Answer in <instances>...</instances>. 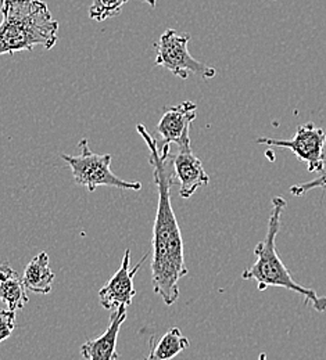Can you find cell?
Here are the masks:
<instances>
[{
    "label": "cell",
    "mask_w": 326,
    "mask_h": 360,
    "mask_svg": "<svg viewBox=\"0 0 326 360\" xmlns=\"http://www.w3.org/2000/svg\"><path fill=\"white\" fill-rule=\"evenodd\" d=\"M137 129L147 144L149 161L158 194L151 240V284L154 292L161 297L165 305L171 307L180 298V280L189 273L181 229L171 204V187L175 183L171 146H160L142 124Z\"/></svg>",
    "instance_id": "6da1fadb"
},
{
    "label": "cell",
    "mask_w": 326,
    "mask_h": 360,
    "mask_svg": "<svg viewBox=\"0 0 326 360\" xmlns=\"http://www.w3.org/2000/svg\"><path fill=\"white\" fill-rule=\"evenodd\" d=\"M58 22L44 0H3L0 22V56L53 49L58 42Z\"/></svg>",
    "instance_id": "7a4b0ae2"
},
{
    "label": "cell",
    "mask_w": 326,
    "mask_h": 360,
    "mask_svg": "<svg viewBox=\"0 0 326 360\" xmlns=\"http://www.w3.org/2000/svg\"><path fill=\"white\" fill-rule=\"evenodd\" d=\"M286 207L287 202L283 197H274L267 234L256 245V262L250 268L243 270L242 278L254 280L260 291H265L270 287H280L297 292L304 298L306 305H311L317 312H326V297H321L317 294V291L306 288L294 281L291 273L280 261V254L277 251V236L282 224L280 218Z\"/></svg>",
    "instance_id": "3957f363"
},
{
    "label": "cell",
    "mask_w": 326,
    "mask_h": 360,
    "mask_svg": "<svg viewBox=\"0 0 326 360\" xmlns=\"http://www.w3.org/2000/svg\"><path fill=\"white\" fill-rule=\"evenodd\" d=\"M80 155L61 154V158L71 168L73 178L77 184L85 186L91 193L100 186L137 191L142 188L139 181H128L114 175L111 171V154L92 153L87 139L80 141Z\"/></svg>",
    "instance_id": "277c9868"
},
{
    "label": "cell",
    "mask_w": 326,
    "mask_h": 360,
    "mask_svg": "<svg viewBox=\"0 0 326 360\" xmlns=\"http://www.w3.org/2000/svg\"><path fill=\"white\" fill-rule=\"evenodd\" d=\"M189 42V34L167 30L160 37L158 42L154 44L157 51L156 64L167 68L181 79H187L189 74H194L203 79H213L217 75V70L192 57L187 50Z\"/></svg>",
    "instance_id": "5b68a950"
},
{
    "label": "cell",
    "mask_w": 326,
    "mask_h": 360,
    "mask_svg": "<svg viewBox=\"0 0 326 360\" xmlns=\"http://www.w3.org/2000/svg\"><path fill=\"white\" fill-rule=\"evenodd\" d=\"M258 144H267L270 147L289 148L293 154L307 164L308 172H321L325 168L324 148L326 147V131L317 128L308 122L297 128V132L291 140L260 137Z\"/></svg>",
    "instance_id": "8992f818"
},
{
    "label": "cell",
    "mask_w": 326,
    "mask_h": 360,
    "mask_svg": "<svg viewBox=\"0 0 326 360\" xmlns=\"http://www.w3.org/2000/svg\"><path fill=\"white\" fill-rule=\"evenodd\" d=\"M149 252L142 257L139 262L134 269H131V250L125 251L124 259L121 262L120 269L117 270L110 280L100 288L99 301L100 305L107 311H114L120 307H130L132 304L134 297L137 295V290L134 287V277L142 268V264L147 259Z\"/></svg>",
    "instance_id": "52a82bcc"
},
{
    "label": "cell",
    "mask_w": 326,
    "mask_h": 360,
    "mask_svg": "<svg viewBox=\"0 0 326 360\" xmlns=\"http://www.w3.org/2000/svg\"><path fill=\"white\" fill-rule=\"evenodd\" d=\"M196 115L197 105L189 100L174 107H167L157 125V134L161 137V146L177 144L182 151L192 150L189 132Z\"/></svg>",
    "instance_id": "ba28073f"
},
{
    "label": "cell",
    "mask_w": 326,
    "mask_h": 360,
    "mask_svg": "<svg viewBox=\"0 0 326 360\" xmlns=\"http://www.w3.org/2000/svg\"><path fill=\"white\" fill-rule=\"evenodd\" d=\"M171 161L174 178L180 183V195L182 198H190L197 188L208 184L210 176L204 171L201 161L192 153V150H180L177 154H171Z\"/></svg>",
    "instance_id": "9c48e42d"
},
{
    "label": "cell",
    "mask_w": 326,
    "mask_h": 360,
    "mask_svg": "<svg viewBox=\"0 0 326 360\" xmlns=\"http://www.w3.org/2000/svg\"><path fill=\"white\" fill-rule=\"evenodd\" d=\"M127 320V308L120 307L114 309L110 316V324L107 330L96 340L87 341L81 347V354L87 360H118L120 354L117 349L118 334L121 326Z\"/></svg>",
    "instance_id": "30bf717a"
},
{
    "label": "cell",
    "mask_w": 326,
    "mask_h": 360,
    "mask_svg": "<svg viewBox=\"0 0 326 360\" xmlns=\"http://www.w3.org/2000/svg\"><path fill=\"white\" fill-rule=\"evenodd\" d=\"M0 301L13 312L23 309L28 302L27 287L23 277L10 265L0 271Z\"/></svg>",
    "instance_id": "8fae6325"
},
{
    "label": "cell",
    "mask_w": 326,
    "mask_h": 360,
    "mask_svg": "<svg viewBox=\"0 0 326 360\" xmlns=\"http://www.w3.org/2000/svg\"><path fill=\"white\" fill-rule=\"evenodd\" d=\"M54 273L49 268V255L41 252L37 255L24 270L23 281L27 290L35 294H49L54 281Z\"/></svg>",
    "instance_id": "7c38bea8"
},
{
    "label": "cell",
    "mask_w": 326,
    "mask_h": 360,
    "mask_svg": "<svg viewBox=\"0 0 326 360\" xmlns=\"http://www.w3.org/2000/svg\"><path fill=\"white\" fill-rule=\"evenodd\" d=\"M189 347V340L178 327L170 328L156 344L144 360H173Z\"/></svg>",
    "instance_id": "4fadbf2b"
},
{
    "label": "cell",
    "mask_w": 326,
    "mask_h": 360,
    "mask_svg": "<svg viewBox=\"0 0 326 360\" xmlns=\"http://www.w3.org/2000/svg\"><path fill=\"white\" fill-rule=\"evenodd\" d=\"M127 3L128 0H92L89 17L99 22L106 21L107 18L118 15Z\"/></svg>",
    "instance_id": "5bb4252c"
},
{
    "label": "cell",
    "mask_w": 326,
    "mask_h": 360,
    "mask_svg": "<svg viewBox=\"0 0 326 360\" xmlns=\"http://www.w3.org/2000/svg\"><path fill=\"white\" fill-rule=\"evenodd\" d=\"M315 188H322L326 190V165L325 168L320 172V176L315 178V179L310 180V181H306V183H299V184H294L290 187V193L293 195H304L307 194L308 191H313Z\"/></svg>",
    "instance_id": "9a60e30c"
},
{
    "label": "cell",
    "mask_w": 326,
    "mask_h": 360,
    "mask_svg": "<svg viewBox=\"0 0 326 360\" xmlns=\"http://www.w3.org/2000/svg\"><path fill=\"white\" fill-rule=\"evenodd\" d=\"M15 327V312L0 309V342L11 337Z\"/></svg>",
    "instance_id": "2e32d148"
},
{
    "label": "cell",
    "mask_w": 326,
    "mask_h": 360,
    "mask_svg": "<svg viewBox=\"0 0 326 360\" xmlns=\"http://www.w3.org/2000/svg\"><path fill=\"white\" fill-rule=\"evenodd\" d=\"M144 3H147V4H150L151 7H154L156 6V3H157V0H143Z\"/></svg>",
    "instance_id": "e0dca14e"
},
{
    "label": "cell",
    "mask_w": 326,
    "mask_h": 360,
    "mask_svg": "<svg viewBox=\"0 0 326 360\" xmlns=\"http://www.w3.org/2000/svg\"><path fill=\"white\" fill-rule=\"evenodd\" d=\"M258 360H267V354H264V352L260 354V355H258Z\"/></svg>",
    "instance_id": "ac0fdd59"
},
{
    "label": "cell",
    "mask_w": 326,
    "mask_h": 360,
    "mask_svg": "<svg viewBox=\"0 0 326 360\" xmlns=\"http://www.w3.org/2000/svg\"><path fill=\"white\" fill-rule=\"evenodd\" d=\"M8 266V264H3V265H0V271L3 269H6Z\"/></svg>",
    "instance_id": "d6986e66"
},
{
    "label": "cell",
    "mask_w": 326,
    "mask_h": 360,
    "mask_svg": "<svg viewBox=\"0 0 326 360\" xmlns=\"http://www.w3.org/2000/svg\"><path fill=\"white\" fill-rule=\"evenodd\" d=\"M1 1H3V0H1Z\"/></svg>",
    "instance_id": "ffe728a7"
}]
</instances>
